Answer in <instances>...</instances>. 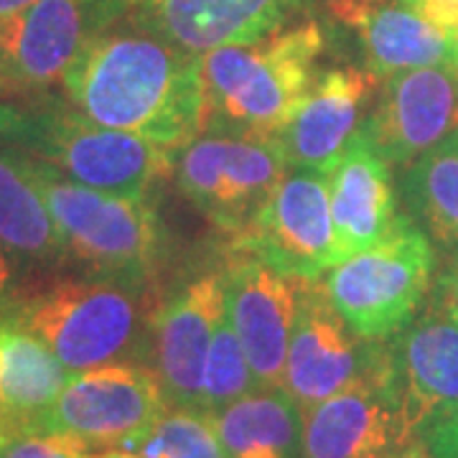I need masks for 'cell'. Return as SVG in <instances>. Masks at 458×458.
Segmentation results:
<instances>
[{"label":"cell","instance_id":"obj_1","mask_svg":"<svg viewBox=\"0 0 458 458\" xmlns=\"http://www.w3.org/2000/svg\"><path fill=\"white\" fill-rule=\"evenodd\" d=\"M69 102L92 123L179 153L209 128L201 54H191L128 18L95 31L66 69Z\"/></svg>","mask_w":458,"mask_h":458},{"label":"cell","instance_id":"obj_2","mask_svg":"<svg viewBox=\"0 0 458 458\" xmlns=\"http://www.w3.org/2000/svg\"><path fill=\"white\" fill-rule=\"evenodd\" d=\"M0 140L89 189L123 199H148L174 165V153L164 148L59 105H0Z\"/></svg>","mask_w":458,"mask_h":458},{"label":"cell","instance_id":"obj_3","mask_svg":"<svg viewBox=\"0 0 458 458\" xmlns=\"http://www.w3.org/2000/svg\"><path fill=\"white\" fill-rule=\"evenodd\" d=\"M321 51L324 33L318 23L309 21L255 44H232L201 54L209 128L276 135L316 82Z\"/></svg>","mask_w":458,"mask_h":458},{"label":"cell","instance_id":"obj_4","mask_svg":"<svg viewBox=\"0 0 458 458\" xmlns=\"http://www.w3.org/2000/svg\"><path fill=\"white\" fill-rule=\"evenodd\" d=\"M26 164L36 189L49 207L66 255L89 265L99 278L143 288L161 258V222L148 199H123L69 179L54 165L33 158Z\"/></svg>","mask_w":458,"mask_h":458},{"label":"cell","instance_id":"obj_5","mask_svg":"<svg viewBox=\"0 0 458 458\" xmlns=\"http://www.w3.org/2000/svg\"><path fill=\"white\" fill-rule=\"evenodd\" d=\"M436 267V247L403 212L385 240L336 262L324 288L357 336L385 342L423 309Z\"/></svg>","mask_w":458,"mask_h":458},{"label":"cell","instance_id":"obj_6","mask_svg":"<svg viewBox=\"0 0 458 458\" xmlns=\"http://www.w3.org/2000/svg\"><path fill=\"white\" fill-rule=\"evenodd\" d=\"M140 298L143 288L120 280H59L11 313L47 342L69 375H80L125 360L135 349Z\"/></svg>","mask_w":458,"mask_h":458},{"label":"cell","instance_id":"obj_7","mask_svg":"<svg viewBox=\"0 0 458 458\" xmlns=\"http://www.w3.org/2000/svg\"><path fill=\"white\" fill-rule=\"evenodd\" d=\"M288 174L276 135L212 125L179 150L181 194L214 227L234 237Z\"/></svg>","mask_w":458,"mask_h":458},{"label":"cell","instance_id":"obj_8","mask_svg":"<svg viewBox=\"0 0 458 458\" xmlns=\"http://www.w3.org/2000/svg\"><path fill=\"white\" fill-rule=\"evenodd\" d=\"M165 410L161 382L150 367L114 361L69 377L33 433L64 436L87 451H128Z\"/></svg>","mask_w":458,"mask_h":458},{"label":"cell","instance_id":"obj_9","mask_svg":"<svg viewBox=\"0 0 458 458\" xmlns=\"http://www.w3.org/2000/svg\"><path fill=\"white\" fill-rule=\"evenodd\" d=\"M393 367V344L361 339L346 327L321 280H298L293 334L283 393L298 410L313 408L364 377Z\"/></svg>","mask_w":458,"mask_h":458},{"label":"cell","instance_id":"obj_10","mask_svg":"<svg viewBox=\"0 0 458 458\" xmlns=\"http://www.w3.org/2000/svg\"><path fill=\"white\" fill-rule=\"evenodd\" d=\"M232 252L262 260L280 276L318 280L334 260L328 174L288 168L262 209L232 237Z\"/></svg>","mask_w":458,"mask_h":458},{"label":"cell","instance_id":"obj_11","mask_svg":"<svg viewBox=\"0 0 458 458\" xmlns=\"http://www.w3.org/2000/svg\"><path fill=\"white\" fill-rule=\"evenodd\" d=\"M420 443L390 369L301 412V458H403Z\"/></svg>","mask_w":458,"mask_h":458},{"label":"cell","instance_id":"obj_12","mask_svg":"<svg viewBox=\"0 0 458 458\" xmlns=\"http://www.w3.org/2000/svg\"><path fill=\"white\" fill-rule=\"evenodd\" d=\"M458 131V66H420L382 82L361 132L390 165L412 164Z\"/></svg>","mask_w":458,"mask_h":458},{"label":"cell","instance_id":"obj_13","mask_svg":"<svg viewBox=\"0 0 458 458\" xmlns=\"http://www.w3.org/2000/svg\"><path fill=\"white\" fill-rule=\"evenodd\" d=\"M222 278L227 321L245 349L258 387L283 390L298 280L280 276L278 270L242 252H232Z\"/></svg>","mask_w":458,"mask_h":458},{"label":"cell","instance_id":"obj_14","mask_svg":"<svg viewBox=\"0 0 458 458\" xmlns=\"http://www.w3.org/2000/svg\"><path fill=\"white\" fill-rule=\"evenodd\" d=\"M227 316L225 278L207 273L171 295L153 321V372L168 408L201 410V382L214 328Z\"/></svg>","mask_w":458,"mask_h":458},{"label":"cell","instance_id":"obj_15","mask_svg":"<svg viewBox=\"0 0 458 458\" xmlns=\"http://www.w3.org/2000/svg\"><path fill=\"white\" fill-rule=\"evenodd\" d=\"M125 18L191 54L255 44L288 23L303 0H123Z\"/></svg>","mask_w":458,"mask_h":458},{"label":"cell","instance_id":"obj_16","mask_svg":"<svg viewBox=\"0 0 458 458\" xmlns=\"http://www.w3.org/2000/svg\"><path fill=\"white\" fill-rule=\"evenodd\" d=\"M110 26L98 0H36L0 23V51L11 89L64 80L84 41Z\"/></svg>","mask_w":458,"mask_h":458},{"label":"cell","instance_id":"obj_17","mask_svg":"<svg viewBox=\"0 0 458 458\" xmlns=\"http://www.w3.org/2000/svg\"><path fill=\"white\" fill-rule=\"evenodd\" d=\"M397 387L418 433L438 418L458 412V321L428 301L415 318L394 334Z\"/></svg>","mask_w":458,"mask_h":458},{"label":"cell","instance_id":"obj_18","mask_svg":"<svg viewBox=\"0 0 458 458\" xmlns=\"http://www.w3.org/2000/svg\"><path fill=\"white\" fill-rule=\"evenodd\" d=\"M369 87L372 77L354 66L331 69L318 77L293 117L276 132L288 168L331 176L349 140L360 132Z\"/></svg>","mask_w":458,"mask_h":458},{"label":"cell","instance_id":"obj_19","mask_svg":"<svg viewBox=\"0 0 458 458\" xmlns=\"http://www.w3.org/2000/svg\"><path fill=\"white\" fill-rule=\"evenodd\" d=\"M334 13L360 33L367 74L385 82L420 66H458V38L403 0H334Z\"/></svg>","mask_w":458,"mask_h":458},{"label":"cell","instance_id":"obj_20","mask_svg":"<svg viewBox=\"0 0 458 458\" xmlns=\"http://www.w3.org/2000/svg\"><path fill=\"white\" fill-rule=\"evenodd\" d=\"M328 183L336 262L375 247L400 219L390 164L377 153L361 128L349 140Z\"/></svg>","mask_w":458,"mask_h":458},{"label":"cell","instance_id":"obj_21","mask_svg":"<svg viewBox=\"0 0 458 458\" xmlns=\"http://www.w3.org/2000/svg\"><path fill=\"white\" fill-rule=\"evenodd\" d=\"M69 377L47 342L11 311L0 313V394L16 433L38 430Z\"/></svg>","mask_w":458,"mask_h":458},{"label":"cell","instance_id":"obj_22","mask_svg":"<svg viewBox=\"0 0 458 458\" xmlns=\"http://www.w3.org/2000/svg\"><path fill=\"white\" fill-rule=\"evenodd\" d=\"M0 252L29 265H56L66 255L41 191L36 189L26 156L0 140Z\"/></svg>","mask_w":458,"mask_h":458},{"label":"cell","instance_id":"obj_23","mask_svg":"<svg viewBox=\"0 0 458 458\" xmlns=\"http://www.w3.org/2000/svg\"><path fill=\"white\" fill-rule=\"evenodd\" d=\"M212 420L229 458H301V410L283 390H255Z\"/></svg>","mask_w":458,"mask_h":458},{"label":"cell","instance_id":"obj_24","mask_svg":"<svg viewBox=\"0 0 458 458\" xmlns=\"http://www.w3.org/2000/svg\"><path fill=\"white\" fill-rule=\"evenodd\" d=\"M400 199L433 247L458 252V146L451 138L403 168Z\"/></svg>","mask_w":458,"mask_h":458},{"label":"cell","instance_id":"obj_25","mask_svg":"<svg viewBox=\"0 0 458 458\" xmlns=\"http://www.w3.org/2000/svg\"><path fill=\"white\" fill-rule=\"evenodd\" d=\"M128 451L143 458H229L212 415L201 410L168 408Z\"/></svg>","mask_w":458,"mask_h":458},{"label":"cell","instance_id":"obj_26","mask_svg":"<svg viewBox=\"0 0 458 458\" xmlns=\"http://www.w3.org/2000/svg\"><path fill=\"white\" fill-rule=\"evenodd\" d=\"M260 390L252 367L247 361L245 349L237 339L227 316L214 328L209 354L204 364V382H201V412L214 415L232 405L234 400Z\"/></svg>","mask_w":458,"mask_h":458},{"label":"cell","instance_id":"obj_27","mask_svg":"<svg viewBox=\"0 0 458 458\" xmlns=\"http://www.w3.org/2000/svg\"><path fill=\"white\" fill-rule=\"evenodd\" d=\"M95 454L87 451L72 438L54 436V433H13L5 445L0 448V458H92Z\"/></svg>","mask_w":458,"mask_h":458},{"label":"cell","instance_id":"obj_28","mask_svg":"<svg viewBox=\"0 0 458 458\" xmlns=\"http://www.w3.org/2000/svg\"><path fill=\"white\" fill-rule=\"evenodd\" d=\"M420 441L430 458H458V412L428 423Z\"/></svg>","mask_w":458,"mask_h":458},{"label":"cell","instance_id":"obj_29","mask_svg":"<svg viewBox=\"0 0 458 458\" xmlns=\"http://www.w3.org/2000/svg\"><path fill=\"white\" fill-rule=\"evenodd\" d=\"M428 295H430L428 301L438 303L458 321V252L448 255V260L433 280V288Z\"/></svg>","mask_w":458,"mask_h":458},{"label":"cell","instance_id":"obj_30","mask_svg":"<svg viewBox=\"0 0 458 458\" xmlns=\"http://www.w3.org/2000/svg\"><path fill=\"white\" fill-rule=\"evenodd\" d=\"M441 31L458 38V0H403Z\"/></svg>","mask_w":458,"mask_h":458},{"label":"cell","instance_id":"obj_31","mask_svg":"<svg viewBox=\"0 0 458 458\" xmlns=\"http://www.w3.org/2000/svg\"><path fill=\"white\" fill-rule=\"evenodd\" d=\"M36 0H0V23H5V21H11L18 13H23Z\"/></svg>","mask_w":458,"mask_h":458},{"label":"cell","instance_id":"obj_32","mask_svg":"<svg viewBox=\"0 0 458 458\" xmlns=\"http://www.w3.org/2000/svg\"><path fill=\"white\" fill-rule=\"evenodd\" d=\"M13 433H16V430H13V420H11L8 408H5V403H3V394H0V448L5 445V441H8Z\"/></svg>","mask_w":458,"mask_h":458},{"label":"cell","instance_id":"obj_33","mask_svg":"<svg viewBox=\"0 0 458 458\" xmlns=\"http://www.w3.org/2000/svg\"><path fill=\"white\" fill-rule=\"evenodd\" d=\"M92 458H143L132 451H102V454H95Z\"/></svg>","mask_w":458,"mask_h":458},{"label":"cell","instance_id":"obj_34","mask_svg":"<svg viewBox=\"0 0 458 458\" xmlns=\"http://www.w3.org/2000/svg\"><path fill=\"white\" fill-rule=\"evenodd\" d=\"M403 458H430V456H428L426 445H423V441H420V443H415V445H412Z\"/></svg>","mask_w":458,"mask_h":458},{"label":"cell","instance_id":"obj_35","mask_svg":"<svg viewBox=\"0 0 458 458\" xmlns=\"http://www.w3.org/2000/svg\"><path fill=\"white\" fill-rule=\"evenodd\" d=\"M11 89V82H8V74H5V64H3V51H0V92Z\"/></svg>","mask_w":458,"mask_h":458},{"label":"cell","instance_id":"obj_36","mask_svg":"<svg viewBox=\"0 0 458 458\" xmlns=\"http://www.w3.org/2000/svg\"><path fill=\"white\" fill-rule=\"evenodd\" d=\"M451 140H454V143H456V146H458V131L454 132V135H451Z\"/></svg>","mask_w":458,"mask_h":458}]
</instances>
